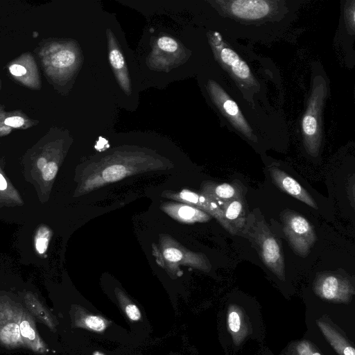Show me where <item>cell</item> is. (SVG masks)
I'll list each match as a JSON object with an SVG mask.
<instances>
[{"label":"cell","instance_id":"8fae6325","mask_svg":"<svg viewBox=\"0 0 355 355\" xmlns=\"http://www.w3.org/2000/svg\"><path fill=\"white\" fill-rule=\"evenodd\" d=\"M223 43L220 40L215 42V46L222 62L237 78L243 80H249L251 78V73L248 65L235 51L229 47L224 46Z\"/></svg>","mask_w":355,"mask_h":355},{"label":"cell","instance_id":"44dd1931","mask_svg":"<svg viewBox=\"0 0 355 355\" xmlns=\"http://www.w3.org/2000/svg\"><path fill=\"white\" fill-rule=\"evenodd\" d=\"M157 46L162 50L168 52H175L178 47L177 42L167 36L159 37L157 40Z\"/></svg>","mask_w":355,"mask_h":355},{"label":"cell","instance_id":"277c9868","mask_svg":"<svg viewBox=\"0 0 355 355\" xmlns=\"http://www.w3.org/2000/svg\"><path fill=\"white\" fill-rule=\"evenodd\" d=\"M166 196L168 198L198 208L215 218L230 234H236L237 231L226 220L220 206L208 197L187 189H183L178 193H168Z\"/></svg>","mask_w":355,"mask_h":355},{"label":"cell","instance_id":"484cf974","mask_svg":"<svg viewBox=\"0 0 355 355\" xmlns=\"http://www.w3.org/2000/svg\"><path fill=\"white\" fill-rule=\"evenodd\" d=\"M10 72L15 76H22L26 73V69L20 64H12L10 67Z\"/></svg>","mask_w":355,"mask_h":355},{"label":"cell","instance_id":"6da1fadb","mask_svg":"<svg viewBox=\"0 0 355 355\" xmlns=\"http://www.w3.org/2000/svg\"><path fill=\"white\" fill-rule=\"evenodd\" d=\"M242 229L258 251L263 263L281 280H284L285 267L281 246L264 220H255L252 214L246 218Z\"/></svg>","mask_w":355,"mask_h":355},{"label":"cell","instance_id":"52a82bcc","mask_svg":"<svg viewBox=\"0 0 355 355\" xmlns=\"http://www.w3.org/2000/svg\"><path fill=\"white\" fill-rule=\"evenodd\" d=\"M160 207L175 220L185 223H204L211 219V216L208 214L183 202H166Z\"/></svg>","mask_w":355,"mask_h":355},{"label":"cell","instance_id":"f1b7e54d","mask_svg":"<svg viewBox=\"0 0 355 355\" xmlns=\"http://www.w3.org/2000/svg\"><path fill=\"white\" fill-rule=\"evenodd\" d=\"M7 187V182L3 175L0 173V190H4Z\"/></svg>","mask_w":355,"mask_h":355},{"label":"cell","instance_id":"d6986e66","mask_svg":"<svg viewBox=\"0 0 355 355\" xmlns=\"http://www.w3.org/2000/svg\"><path fill=\"white\" fill-rule=\"evenodd\" d=\"M290 355H322L309 342L302 340L294 345Z\"/></svg>","mask_w":355,"mask_h":355},{"label":"cell","instance_id":"9c48e42d","mask_svg":"<svg viewBox=\"0 0 355 355\" xmlns=\"http://www.w3.org/2000/svg\"><path fill=\"white\" fill-rule=\"evenodd\" d=\"M107 37L109 41V60L121 87L127 94H130V83L125 66L124 57L118 48L112 32L107 31Z\"/></svg>","mask_w":355,"mask_h":355},{"label":"cell","instance_id":"4fadbf2b","mask_svg":"<svg viewBox=\"0 0 355 355\" xmlns=\"http://www.w3.org/2000/svg\"><path fill=\"white\" fill-rule=\"evenodd\" d=\"M226 220L236 230H242L246 218L243 196H240L220 205Z\"/></svg>","mask_w":355,"mask_h":355},{"label":"cell","instance_id":"e0dca14e","mask_svg":"<svg viewBox=\"0 0 355 355\" xmlns=\"http://www.w3.org/2000/svg\"><path fill=\"white\" fill-rule=\"evenodd\" d=\"M19 325L10 323L3 327L0 331V338L6 344H17L20 341Z\"/></svg>","mask_w":355,"mask_h":355},{"label":"cell","instance_id":"5b68a950","mask_svg":"<svg viewBox=\"0 0 355 355\" xmlns=\"http://www.w3.org/2000/svg\"><path fill=\"white\" fill-rule=\"evenodd\" d=\"M162 254L164 262L168 265H187L206 272L211 269V264L204 254L189 251L180 246L168 245L162 241Z\"/></svg>","mask_w":355,"mask_h":355},{"label":"cell","instance_id":"9a60e30c","mask_svg":"<svg viewBox=\"0 0 355 355\" xmlns=\"http://www.w3.org/2000/svg\"><path fill=\"white\" fill-rule=\"evenodd\" d=\"M129 173L130 170L127 166L115 164L105 168L101 172V178L104 182H111L122 179Z\"/></svg>","mask_w":355,"mask_h":355},{"label":"cell","instance_id":"4316f807","mask_svg":"<svg viewBox=\"0 0 355 355\" xmlns=\"http://www.w3.org/2000/svg\"><path fill=\"white\" fill-rule=\"evenodd\" d=\"M48 240L46 238H40L36 242V248L40 253H43L46 250Z\"/></svg>","mask_w":355,"mask_h":355},{"label":"cell","instance_id":"ac0fdd59","mask_svg":"<svg viewBox=\"0 0 355 355\" xmlns=\"http://www.w3.org/2000/svg\"><path fill=\"white\" fill-rule=\"evenodd\" d=\"M83 324L85 328L96 332L103 331L108 325V322L104 318L94 315H89L83 320Z\"/></svg>","mask_w":355,"mask_h":355},{"label":"cell","instance_id":"30bf717a","mask_svg":"<svg viewBox=\"0 0 355 355\" xmlns=\"http://www.w3.org/2000/svg\"><path fill=\"white\" fill-rule=\"evenodd\" d=\"M201 194L220 205L232 199L243 196V189L236 182L231 184L206 182L202 186Z\"/></svg>","mask_w":355,"mask_h":355},{"label":"cell","instance_id":"2e32d148","mask_svg":"<svg viewBox=\"0 0 355 355\" xmlns=\"http://www.w3.org/2000/svg\"><path fill=\"white\" fill-rule=\"evenodd\" d=\"M76 60L75 54L68 49H63L53 54L51 58V64L58 69H64L71 66Z\"/></svg>","mask_w":355,"mask_h":355},{"label":"cell","instance_id":"7402d4cb","mask_svg":"<svg viewBox=\"0 0 355 355\" xmlns=\"http://www.w3.org/2000/svg\"><path fill=\"white\" fill-rule=\"evenodd\" d=\"M21 335L29 340H33L35 339V332L32 328L29 322L26 320H23L19 324Z\"/></svg>","mask_w":355,"mask_h":355},{"label":"cell","instance_id":"603a6c76","mask_svg":"<svg viewBox=\"0 0 355 355\" xmlns=\"http://www.w3.org/2000/svg\"><path fill=\"white\" fill-rule=\"evenodd\" d=\"M42 177L44 180L49 181L54 178L58 171V166L53 162L47 163L46 166L42 171Z\"/></svg>","mask_w":355,"mask_h":355},{"label":"cell","instance_id":"3957f363","mask_svg":"<svg viewBox=\"0 0 355 355\" xmlns=\"http://www.w3.org/2000/svg\"><path fill=\"white\" fill-rule=\"evenodd\" d=\"M313 288L321 298L337 302H348L354 294V287L349 280L331 272L318 275Z\"/></svg>","mask_w":355,"mask_h":355},{"label":"cell","instance_id":"cb8c5ba5","mask_svg":"<svg viewBox=\"0 0 355 355\" xmlns=\"http://www.w3.org/2000/svg\"><path fill=\"white\" fill-rule=\"evenodd\" d=\"M125 311L128 318L132 321H138L141 318V312L135 304H127L125 307Z\"/></svg>","mask_w":355,"mask_h":355},{"label":"cell","instance_id":"d4e9b609","mask_svg":"<svg viewBox=\"0 0 355 355\" xmlns=\"http://www.w3.org/2000/svg\"><path fill=\"white\" fill-rule=\"evenodd\" d=\"M4 123L10 127L19 128L24 123V119L18 116H10L5 119Z\"/></svg>","mask_w":355,"mask_h":355},{"label":"cell","instance_id":"8992f818","mask_svg":"<svg viewBox=\"0 0 355 355\" xmlns=\"http://www.w3.org/2000/svg\"><path fill=\"white\" fill-rule=\"evenodd\" d=\"M268 171L273 182L282 191L311 207L318 209V205L312 196L294 178L275 166L270 167Z\"/></svg>","mask_w":355,"mask_h":355},{"label":"cell","instance_id":"7c38bea8","mask_svg":"<svg viewBox=\"0 0 355 355\" xmlns=\"http://www.w3.org/2000/svg\"><path fill=\"white\" fill-rule=\"evenodd\" d=\"M210 88L214 98L222 107V109L226 114L239 127L241 131L249 135L250 130L245 121L243 119L236 103L227 96L226 94L220 87L214 84V83L210 84Z\"/></svg>","mask_w":355,"mask_h":355},{"label":"cell","instance_id":"ba28073f","mask_svg":"<svg viewBox=\"0 0 355 355\" xmlns=\"http://www.w3.org/2000/svg\"><path fill=\"white\" fill-rule=\"evenodd\" d=\"M232 13L244 19H259L270 12V5L263 0H237L230 3Z\"/></svg>","mask_w":355,"mask_h":355},{"label":"cell","instance_id":"ffe728a7","mask_svg":"<svg viewBox=\"0 0 355 355\" xmlns=\"http://www.w3.org/2000/svg\"><path fill=\"white\" fill-rule=\"evenodd\" d=\"M230 309L227 316V324L229 329L232 333H238L241 328V318L239 312L234 307Z\"/></svg>","mask_w":355,"mask_h":355},{"label":"cell","instance_id":"7a4b0ae2","mask_svg":"<svg viewBox=\"0 0 355 355\" xmlns=\"http://www.w3.org/2000/svg\"><path fill=\"white\" fill-rule=\"evenodd\" d=\"M284 232L293 251L306 257L316 241L311 223L296 212L286 210L283 213Z\"/></svg>","mask_w":355,"mask_h":355},{"label":"cell","instance_id":"f546056e","mask_svg":"<svg viewBox=\"0 0 355 355\" xmlns=\"http://www.w3.org/2000/svg\"><path fill=\"white\" fill-rule=\"evenodd\" d=\"M94 355H104L100 352H96Z\"/></svg>","mask_w":355,"mask_h":355},{"label":"cell","instance_id":"83f0119b","mask_svg":"<svg viewBox=\"0 0 355 355\" xmlns=\"http://www.w3.org/2000/svg\"><path fill=\"white\" fill-rule=\"evenodd\" d=\"M37 164V167L39 168V169L42 171L44 168V167L46 166L47 162H46V159L41 157L38 159Z\"/></svg>","mask_w":355,"mask_h":355},{"label":"cell","instance_id":"5bb4252c","mask_svg":"<svg viewBox=\"0 0 355 355\" xmlns=\"http://www.w3.org/2000/svg\"><path fill=\"white\" fill-rule=\"evenodd\" d=\"M318 325L323 335L339 355H355L354 347L329 324L318 320Z\"/></svg>","mask_w":355,"mask_h":355}]
</instances>
